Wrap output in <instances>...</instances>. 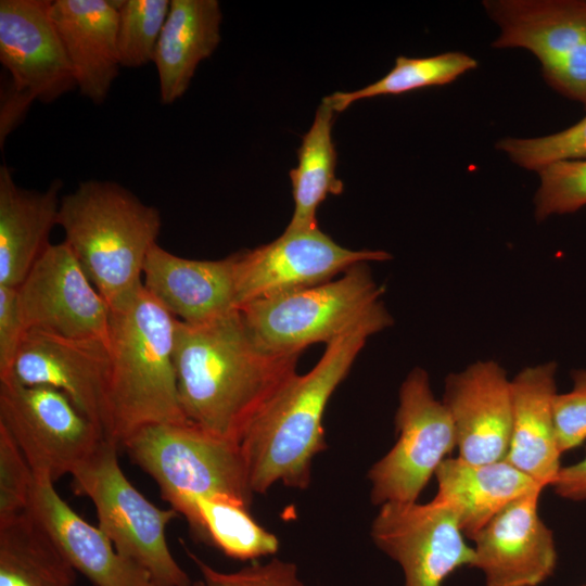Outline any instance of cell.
<instances>
[{
  "mask_svg": "<svg viewBox=\"0 0 586 586\" xmlns=\"http://www.w3.org/2000/svg\"><path fill=\"white\" fill-rule=\"evenodd\" d=\"M34 481L27 459L0 425V522L27 510Z\"/></svg>",
  "mask_w": 586,
  "mask_h": 586,
  "instance_id": "obj_32",
  "label": "cell"
},
{
  "mask_svg": "<svg viewBox=\"0 0 586 586\" xmlns=\"http://www.w3.org/2000/svg\"><path fill=\"white\" fill-rule=\"evenodd\" d=\"M371 537L400 565L405 586H444L450 574L471 566L474 559L456 514L433 499L381 505Z\"/></svg>",
  "mask_w": 586,
  "mask_h": 586,
  "instance_id": "obj_12",
  "label": "cell"
},
{
  "mask_svg": "<svg viewBox=\"0 0 586 586\" xmlns=\"http://www.w3.org/2000/svg\"><path fill=\"white\" fill-rule=\"evenodd\" d=\"M26 332L17 288L0 285V380L10 377Z\"/></svg>",
  "mask_w": 586,
  "mask_h": 586,
  "instance_id": "obj_35",
  "label": "cell"
},
{
  "mask_svg": "<svg viewBox=\"0 0 586 586\" xmlns=\"http://www.w3.org/2000/svg\"><path fill=\"white\" fill-rule=\"evenodd\" d=\"M58 225L110 309L143 285V267L162 228L156 207L117 182L91 179L62 196Z\"/></svg>",
  "mask_w": 586,
  "mask_h": 586,
  "instance_id": "obj_3",
  "label": "cell"
},
{
  "mask_svg": "<svg viewBox=\"0 0 586 586\" xmlns=\"http://www.w3.org/2000/svg\"><path fill=\"white\" fill-rule=\"evenodd\" d=\"M48 0L0 1V62L8 81L34 101L50 103L77 88Z\"/></svg>",
  "mask_w": 586,
  "mask_h": 586,
  "instance_id": "obj_15",
  "label": "cell"
},
{
  "mask_svg": "<svg viewBox=\"0 0 586 586\" xmlns=\"http://www.w3.org/2000/svg\"><path fill=\"white\" fill-rule=\"evenodd\" d=\"M201 539L238 560H256L279 549L276 535L259 525L250 507L227 497H200L195 501Z\"/></svg>",
  "mask_w": 586,
  "mask_h": 586,
  "instance_id": "obj_27",
  "label": "cell"
},
{
  "mask_svg": "<svg viewBox=\"0 0 586 586\" xmlns=\"http://www.w3.org/2000/svg\"><path fill=\"white\" fill-rule=\"evenodd\" d=\"M176 322L144 285L111 309L109 402L119 446L144 426L189 422L177 388Z\"/></svg>",
  "mask_w": 586,
  "mask_h": 586,
  "instance_id": "obj_4",
  "label": "cell"
},
{
  "mask_svg": "<svg viewBox=\"0 0 586 586\" xmlns=\"http://www.w3.org/2000/svg\"><path fill=\"white\" fill-rule=\"evenodd\" d=\"M572 388L553 398V419L561 454L586 442V369L571 372Z\"/></svg>",
  "mask_w": 586,
  "mask_h": 586,
  "instance_id": "obj_34",
  "label": "cell"
},
{
  "mask_svg": "<svg viewBox=\"0 0 586 586\" xmlns=\"http://www.w3.org/2000/svg\"><path fill=\"white\" fill-rule=\"evenodd\" d=\"M110 369V348L103 341L28 330L7 379L63 392L107 438L113 440Z\"/></svg>",
  "mask_w": 586,
  "mask_h": 586,
  "instance_id": "obj_14",
  "label": "cell"
},
{
  "mask_svg": "<svg viewBox=\"0 0 586 586\" xmlns=\"http://www.w3.org/2000/svg\"><path fill=\"white\" fill-rule=\"evenodd\" d=\"M118 446L106 438L71 475L76 493L92 501L98 527L122 556L149 574L154 586H191L166 539V527L178 513L158 508L131 484L120 468Z\"/></svg>",
  "mask_w": 586,
  "mask_h": 586,
  "instance_id": "obj_7",
  "label": "cell"
},
{
  "mask_svg": "<svg viewBox=\"0 0 586 586\" xmlns=\"http://www.w3.org/2000/svg\"><path fill=\"white\" fill-rule=\"evenodd\" d=\"M50 14L75 74L79 92L105 101L118 76V0H54Z\"/></svg>",
  "mask_w": 586,
  "mask_h": 586,
  "instance_id": "obj_20",
  "label": "cell"
},
{
  "mask_svg": "<svg viewBox=\"0 0 586 586\" xmlns=\"http://www.w3.org/2000/svg\"><path fill=\"white\" fill-rule=\"evenodd\" d=\"M550 486L562 498L586 501V455L574 464L561 467Z\"/></svg>",
  "mask_w": 586,
  "mask_h": 586,
  "instance_id": "obj_37",
  "label": "cell"
},
{
  "mask_svg": "<svg viewBox=\"0 0 586 586\" xmlns=\"http://www.w3.org/2000/svg\"><path fill=\"white\" fill-rule=\"evenodd\" d=\"M543 488L506 506L471 540L486 586H539L557 566L552 531L538 513Z\"/></svg>",
  "mask_w": 586,
  "mask_h": 586,
  "instance_id": "obj_16",
  "label": "cell"
},
{
  "mask_svg": "<svg viewBox=\"0 0 586 586\" xmlns=\"http://www.w3.org/2000/svg\"><path fill=\"white\" fill-rule=\"evenodd\" d=\"M206 586H304L293 562L278 558L252 563L235 572H220L186 549Z\"/></svg>",
  "mask_w": 586,
  "mask_h": 586,
  "instance_id": "obj_33",
  "label": "cell"
},
{
  "mask_svg": "<svg viewBox=\"0 0 586 586\" xmlns=\"http://www.w3.org/2000/svg\"><path fill=\"white\" fill-rule=\"evenodd\" d=\"M170 0H118L117 47L122 67L153 62Z\"/></svg>",
  "mask_w": 586,
  "mask_h": 586,
  "instance_id": "obj_29",
  "label": "cell"
},
{
  "mask_svg": "<svg viewBox=\"0 0 586 586\" xmlns=\"http://www.w3.org/2000/svg\"><path fill=\"white\" fill-rule=\"evenodd\" d=\"M122 446L157 484L161 496L200 537L195 501L227 497L250 507L253 491L240 444L190 422L144 426Z\"/></svg>",
  "mask_w": 586,
  "mask_h": 586,
  "instance_id": "obj_5",
  "label": "cell"
},
{
  "mask_svg": "<svg viewBox=\"0 0 586 586\" xmlns=\"http://www.w3.org/2000/svg\"><path fill=\"white\" fill-rule=\"evenodd\" d=\"M557 364L521 370L511 380L512 423L506 460L544 487L561 469L555 419Z\"/></svg>",
  "mask_w": 586,
  "mask_h": 586,
  "instance_id": "obj_21",
  "label": "cell"
},
{
  "mask_svg": "<svg viewBox=\"0 0 586 586\" xmlns=\"http://www.w3.org/2000/svg\"><path fill=\"white\" fill-rule=\"evenodd\" d=\"M300 356L263 348L239 309L200 324L177 320L174 362L186 419L239 443L254 418L296 373Z\"/></svg>",
  "mask_w": 586,
  "mask_h": 586,
  "instance_id": "obj_1",
  "label": "cell"
},
{
  "mask_svg": "<svg viewBox=\"0 0 586 586\" xmlns=\"http://www.w3.org/2000/svg\"><path fill=\"white\" fill-rule=\"evenodd\" d=\"M483 7L500 29L493 47L531 51L547 84L586 106V1L486 0Z\"/></svg>",
  "mask_w": 586,
  "mask_h": 586,
  "instance_id": "obj_10",
  "label": "cell"
},
{
  "mask_svg": "<svg viewBox=\"0 0 586 586\" xmlns=\"http://www.w3.org/2000/svg\"><path fill=\"white\" fill-rule=\"evenodd\" d=\"M191 586H206V585L203 582V579H201V581L192 582Z\"/></svg>",
  "mask_w": 586,
  "mask_h": 586,
  "instance_id": "obj_38",
  "label": "cell"
},
{
  "mask_svg": "<svg viewBox=\"0 0 586 586\" xmlns=\"http://www.w3.org/2000/svg\"><path fill=\"white\" fill-rule=\"evenodd\" d=\"M583 586H586V584H585V585H583Z\"/></svg>",
  "mask_w": 586,
  "mask_h": 586,
  "instance_id": "obj_39",
  "label": "cell"
},
{
  "mask_svg": "<svg viewBox=\"0 0 586 586\" xmlns=\"http://www.w3.org/2000/svg\"><path fill=\"white\" fill-rule=\"evenodd\" d=\"M61 189L59 179L44 191L23 189L7 165L0 167V285L17 288L51 244Z\"/></svg>",
  "mask_w": 586,
  "mask_h": 586,
  "instance_id": "obj_22",
  "label": "cell"
},
{
  "mask_svg": "<svg viewBox=\"0 0 586 586\" xmlns=\"http://www.w3.org/2000/svg\"><path fill=\"white\" fill-rule=\"evenodd\" d=\"M76 571L27 512L0 522V586H74Z\"/></svg>",
  "mask_w": 586,
  "mask_h": 586,
  "instance_id": "obj_25",
  "label": "cell"
},
{
  "mask_svg": "<svg viewBox=\"0 0 586 586\" xmlns=\"http://www.w3.org/2000/svg\"><path fill=\"white\" fill-rule=\"evenodd\" d=\"M392 324L385 310L327 343L316 365L295 373L254 418L239 442L254 494L278 482L309 486L313 459L327 448L322 419L329 399L367 340Z\"/></svg>",
  "mask_w": 586,
  "mask_h": 586,
  "instance_id": "obj_2",
  "label": "cell"
},
{
  "mask_svg": "<svg viewBox=\"0 0 586 586\" xmlns=\"http://www.w3.org/2000/svg\"><path fill=\"white\" fill-rule=\"evenodd\" d=\"M476 66L477 61L462 52H445L426 58L399 55L393 68L381 79L359 90L336 91L327 98L337 113L358 100L402 94L421 88L449 84Z\"/></svg>",
  "mask_w": 586,
  "mask_h": 586,
  "instance_id": "obj_28",
  "label": "cell"
},
{
  "mask_svg": "<svg viewBox=\"0 0 586 586\" xmlns=\"http://www.w3.org/2000/svg\"><path fill=\"white\" fill-rule=\"evenodd\" d=\"M334 113L324 98L297 150L298 165L290 170L294 211L286 229L318 227L317 211L328 194H341L344 186L335 176L336 152L332 141Z\"/></svg>",
  "mask_w": 586,
  "mask_h": 586,
  "instance_id": "obj_26",
  "label": "cell"
},
{
  "mask_svg": "<svg viewBox=\"0 0 586 586\" xmlns=\"http://www.w3.org/2000/svg\"><path fill=\"white\" fill-rule=\"evenodd\" d=\"M238 253L200 260L155 244L143 267V285L177 320L205 323L237 309Z\"/></svg>",
  "mask_w": 586,
  "mask_h": 586,
  "instance_id": "obj_18",
  "label": "cell"
},
{
  "mask_svg": "<svg viewBox=\"0 0 586 586\" xmlns=\"http://www.w3.org/2000/svg\"><path fill=\"white\" fill-rule=\"evenodd\" d=\"M538 175L539 187L534 196L537 221L586 206V158L550 164Z\"/></svg>",
  "mask_w": 586,
  "mask_h": 586,
  "instance_id": "obj_31",
  "label": "cell"
},
{
  "mask_svg": "<svg viewBox=\"0 0 586 586\" xmlns=\"http://www.w3.org/2000/svg\"><path fill=\"white\" fill-rule=\"evenodd\" d=\"M496 148L522 168L536 170L562 162L586 158V116L571 127L537 138H505Z\"/></svg>",
  "mask_w": 586,
  "mask_h": 586,
  "instance_id": "obj_30",
  "label": "cell"
},
{
  "mask_svg": "<svg viewBox=\"0 0 586 586\" xmlns=\"http://www.w3.org/2000/svg\"><path fill=\"white\" fill-rule=\"evenodd\" d=\"M435 477L437 493L433 500L453 510L469 539L510 502L545 488L506 459L472 463L448 457Z\"/></svg>",
  "mask_w": 586,
  "mask_h": 586,
  "instance_id": "obj_23",
  "label": "cell"
},
{
  "mask_svg": "<svg viewBox=\"0 0 586 586\" xmlns=\"http://www.w3.org/2000/svg\"><path fill=\"white\" fill-rule=\"evenodd\" d=\"M383 293L368 263H362L336 280L256 300L239 310L263 348L278 355H301L306 347L327 344L387 310Z\"/></svg>",
  "mask_w": 586,
  "mask_h": 586,
  "instance_id": "obj_6",
  "label": "cell"
},
{
  "mask_svg": "<svg viewBox=\"0 0 586 586\" xmlns=\"http://www.w3.org/2000/svg\"><path fill=\"white\" fill-rule=\"evenodd\" d=\"M26 511L44 528L74 570L95 586H154L144 570L122 556L99 527L71 508L53 481L35 476Z\"/></svg>",
  "mask_w": 586,
  "mask_h": 586,
  "instance_id": "obj_19",
  "label": "cell"
},
{
  "mask_svg": "<svg viewBox=\"0 0 586 586\" xmlns=\"http://www.w3.org/2000/svg\"><path fill=\"white\" fill-rule=\"evenodd\" d=\"M221 20L216 0H170L153 58L163 104L184 94L200 62L215 51Z\"/></svg>",
  "mask_w": 586,
  "mask_h": 586,
  "instance_id": "obj_24",
  "label": "cell"
},
{
  "mask_svg": "<svg viewBox=\"0 0 586 586\" xmlns=\"http://www.w3.org/2000/svg\"><path fill=\"white\" fill-rule=\"evenodd\" d=\"M391 255L380 250H351L318 227L290 230L253 250L238 252L237 305L314 286L349 268L384 262Z\"/></svg>",
  "mask_w": 586,
  "mask_h": 586,
  "instance_id": "obj_11",
  "label": "cell"
},
{
  "mask_svg": "<svg viewBox=\"0 0 586 586\" xmlns=\"http://www.w3.org/2000/svg\"><path fill=\"white\" fill-rule=\"evenodd\" d=\"M444 405L451 417L461 459H506L512 423L511 380L496 361H476L446 378Z\"/></svg>",
  "mask_w": 586,
  "mask_h": 586,
  "instance_id": "obj_17",
  "label": "cell"
},
{
  "mask_svg": "<svg viewBox=\"0 0 586 586\" xmlns=\"http://www.w3.org/2000/svg\"><path fill=\"white\" fill-rule=\"evenodd\" d=\"M395 429V445L368 473L371 501L379 506L417 502L431 476L457 447L448 409L435 398L421 368L412 369L400 385Z\"/></svg>",
  "mask_w": 586,
  "mask_h": 586,
  "instance_id": "obj_9",
  "label": "cell"
},
{
  "mask_svg": "<svg viewBox=\"0 0 586 586\" xmlns=\"http://www.w3.org/2000/svg\"><path fill=\"white\" fill-rule=\"evenodd\" d=\"M17 296L27 331L109 344L111 309L64 241L47 247Z\"/></svg>",
  "mask_w": 586,
  "mask_h": 586,
  "instance_id": "obj_13",
  "label": "cell"
},
{
  "mask_svg": "<svg viewBox=\"0 0 586 586\" xmlns=\"http://www.w3.org/2000/svg\"><path fill=\"white\" fill-rule=\"evenodd\" d=\"M34 102L28 95L16 91L10 82L7 81L1 87V106H0V142L22 122L30 104Z\"/></svg>",
  "mask_w": 586,
  "mask_h": 586,
  "instance_id": "obj_36",
  "label": "cell"
},
{
  "mask_svg": "<svg viewBox=\"0 0 586 586\" xmlns=\"http://www.w3.org/2000/svg\"><path fill=\"white\" fill-rule=\"evenodd\" d=\"M0 425L35 476L53 482L72 475L107 438L61 391L0 380Z\"/></svg>",
  "mask_w": 586,
  "mask_h": 586,
  "instance_id": "obj_8",
  "label": "cell"
}]
</instances>
